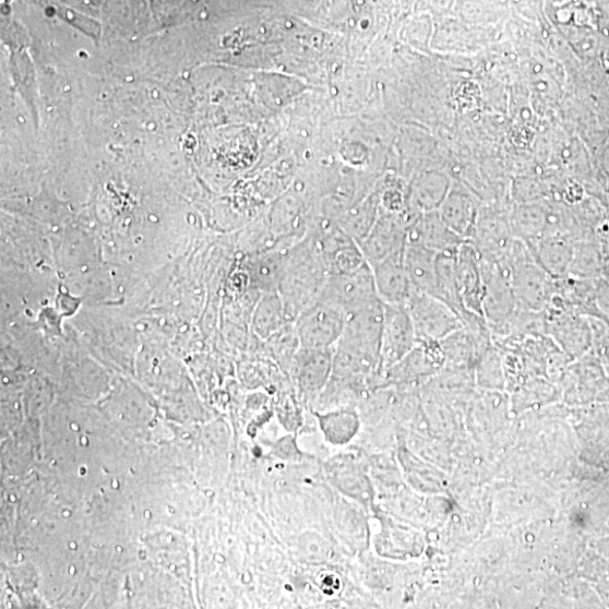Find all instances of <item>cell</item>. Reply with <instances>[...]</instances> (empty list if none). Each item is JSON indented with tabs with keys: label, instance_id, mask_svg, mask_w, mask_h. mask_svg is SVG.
Segmentation results:
<instances>
[{
	"label": "cell",
	"instance_id": "obj_6",
	"mask_svg": "<svg viewBox=\"0 0 609 609\" xmlns=\"http://www.w3.org/2000/svg\"><path fill=\"white\" fill-rule=\"evenodd\" d=\"M384 318L385 303L381 298L347 313L345 332L338 343L382 362L381 347Z\"/></svg>",
	"mask_w": 609,
	"mask_h": 609
},
{
	"label": "cell",
	"instance_id": "obj_16",
	"mask_svg": "<svg viewBox=\"0 0 609 609\" xmlns=\"http://www.w3.org/2000/svg\"><path fill=\"white\" fill-rule=\"evenodd\" d=\"M536 261L556 280L569 276L573 256L570 241L562 237L545 236L529 248Z\"/></svg>",
	"mask_w": 609,
	"mask_h": 609
},
{
	"label": "cell",
	"instance_id": "obj_9",
	"mask_svg": "<svg viewBox=\"0 0 609 609\" xmlns=\"http://www.w3.org/2000/svg\"><path fill=\"white\" fill-rule=\"evenodd\" d=\"M417 345V332L406 304L385 303L381 347L382 368H391L409 355Z\"/></svg>",
	"mask_w": 609,
	"mask_h": 609
},
{
	"label": "cell",
	"instance_id": "obj_3",
	"mask_svg": "<svg viewBox=\"0 0 609 609\" xmlns=\"http://www.w3.org/2000/svg\"><path fill=\"white\" fill-rule=\"evenodd\" d=\"M346 312L322 298L304 309L294 322L301 348H334L345 332Z\"/></svg>",
	"mask_w": 609,
	"mask_h": 609
},
{
	"label": "cell",
	"instance_id": "obj_13",
	"mask_svg": "<svg viewBox=\"0 0 609 609\" xmlns=\"http://www.w3.org/2000/svg\"><path fill=\"white\" fill-rule=\"evenodd\" d=\"M511 223L499 217H479L470 242L481 258L501 261L516 241Z\"/></svg>",
	"mask_w": 609,
	"mask_h": 609
},
{
	"label": "cell",
	"instance_id": "obj_2",
	"mask_svg": "<svg viewBox=\"0 0 609 609\" xmlns=\"http://www.w3.org/2000/svg\"><path fill=\"white\" fill-rule=\"evenodd\" d=\"M510 271L517 309L544 312L556 289V279L539 265L530 249L516 240L500 261Z\"/></svg>",
	"mask_w": 609,
	"mask_h": 609
},
{
	"label": "cell",
	"instance_id": "obj_20",
	"mask_svg": "<svg viewBox=\"0 0 609 609\" xmlns=\"http://www.w3.org/2000/svg\"><path fill=\"white\" fill-rule=\"evenodd\" d=\"M548 219L539 210H521L511 222L517 240L524 242L528 248L535 246L548 229Z\"/></svg>",
	"mask_w": 609,
	"mask_h": 609
},
{
	"label": "cell",
	"instance_id": "obj_15",
	"mask_svg": "<svg viewBox=\"0 0 609 609\" xmlns=\"http://www.w3.org/2000/svg\"><path fill=\"white\" fill-rule=\"evenodd\" d=\"M438 254L420 244L408 242L405 247V265L416 290L437 295Z\"/></svg>",
	"mask_w": 609,
	"mask_h": 609
},
{
	"label": "cell",
	"instance_id": "obj_4",
	"mask_svg": "<svg viewBox=\"0 0 609 609\" xmlns=\"http://www.w3.org/2000/svg\"><path fill=\"white\" fill-rule=\"evenodd\" d=\"M406 308L411 315L418 342H443L463 326L458 314L446 302L418 290H415Z\"/></svg>",
	"mask_w": 609,
	"mask_h": 609
},
{
	"label": "cell",
	"instance_id": "obj_14",
	"mask_svg": "<svg viewBox=\"0 0 609 609\" xmlns=\"http://www.w3.org/2000/svg\"><path fill=\"white\" fill-rule=\"evenodd\" d=\"M408 242L420 244L437 253H456L467 241L462 239L442 216L428 214L410 227Z\"/></svg>",
	"mask_w": 609,
	"mask_h": 609
},
{
	"label": "cell",
	"instance_id": "obj_5",
	"mask_svg": "<svg viewBox=\"0 0 609 609\" xmlns=\"http://www.w3.org/2000/svg\"><path fill=\"white\" fill-rule=\"evenodd\" d=\"M480 264L485 284L483 317L492 331L510 321L517 310V301L506 266L481 256Z\"/></svg>",
	"mask_w": 609,
	"mask_h": 609
},
{
	"label": "cell",
	"instance_id": "obj_10",
	"mask_svg": "<svg viewBox=\"0 0 609 609\" xmlns=\"http://www.w3.org/2000/svg\"><path fill=\"white\" fill-rule=\"evenodd\" d=\"M371 267L379 296L385 303H408L416 289L405 265V248Z\"/></svg>",
	"mask_w": 609,
	"mask_h": 609
},
{
	"label": "cell",
	"instance_id": "obj_11",
	"mask_svg": "<svg viewBox=\"0 0 609 609\" xmlns=\"http://www.w3.org/2000/svg\"><path fill=\"white\" fill-rule=\"evenodd\" d=\"M457 273L465 310L483 317L485 284L480 254L470 242H465L457 252Z\"/></svg>",
	"mask_w": 609,
	"mask_h": 609
},
{
	"label": "cell",
	"instance_id": "obj_12",
	"mask_svg": "<svg viewBox=\"0 0 609 609\" xmlns=\"http://www.w3.org/2000/svg\"><path fill=\"white\" fill-rule=\"evenodd\" d=\"M409 228V224L405 222L394 219L377 222L366 239L359 244L370 266L403 250L408 243Z\"/></svg>",
	"mask_w": 609,
	"mask_h": 609
},
{
	"label": "cell",
	"instance_id": "obj_18",
	"mask_svg": "<svg viewBox=\"0 0 609 609\" xmlns=\"http://www.w3.org/2000/svg\"><path fill=\"white\" fill-rule=\"evenodd\" d=\"M457 252L438 254V284L435 297L446 302L449 307L458 314L463 322L469 312L465 310L462 300L457 273Z\"/></svg>",
	"mask_w": 609,
	"mask_h": 609
},
{
	"label": "cell",
	"instance_id": "obj_17",
	"mask_svg": "<svg viewBox=\"0 0 609 609\" xmlns=\"http://www.w3.org/2000/svg\"><path fill=\"white\" fill-rule=\"evenodd\" d=\"M440 216L462 239L470 241L479 219L477 206L470 196L459 191L453 192L444 203Z\"/></svg>",
	"mask_w": 609,
	"mask_h": 609
},
{
	"label": "cell",
	"instance_id": "obj_1",
	"mask_svg": "<svg viewBox=\"0 0 609 609\" xmlns=\"http://www.w3.org/2000/svg\"><path fill=\"white\" fill-rule=\"evenodd\" d=\"M329 277L326 261L314 236L303 237L286 249L278 291L284 299L290 323L319 299Z\"/></svg>",
	"mask_w": 609,
	"mask_h": 609
},
{
	"label": "cell",
	"instance_id": "obj_8",
	"mask_svg": "<svg viewBox=\"0 0 609 609\" xmlns=\"http://www.w3.org/2000/svg\"><path fill=\"white\" fill-rule=\"evenodd\" d=\"M319 298L336 304L346 314L380 298L372 267L366 263L351 274L330 276Z\"/></svg>",
	"mask_w": 609,
	"mask_h": 609
},
{
	"label": "cell",
	"instance_id": "obj_19",
	"mask_svg": "<svg viewBox=\"0 0 609 609\" xmlns=\"http://www.w3.org/2000/svg\"><path fill=\"white\" fill-rule=\"evenodd\" d=\"M284 299L278 290L264 294L255 315L256 333L270 338L289 324Z\"/></svg>",
	"mask_w": 609,
	"mask_h": 609
},
{
	"label": "cell",
	"instance_id": "obj_7",
	"mask_svg": "<svg viewBox=\"0 0 609 609\" xmlns=\"http://www.w3.org/2000/svg\"><path fill=\"white\" fill-rule=\"evenodd\" d=\"M334 348H299L290 375L304 401H317L326 387L333 370Z\"/></svg>",
	"mask_w": 609,
	"mask_h": 609
}]
</instances>
